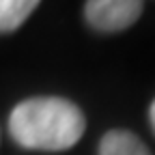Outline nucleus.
<instances>
[{
    "label": "nucleus",
    "instance_id": "nucleus-1",
    "mask_svg": "<svg viewBox=\"0 0 155 155\" xmlns=\"http://www.w3.org/2000/svg\"><path fill=\"white\" fill-rule=\"evenodd\" d=\"M82 110L63 97H32L17 104L9 116L11 138L24 149L65 151L82 138Z\"/></svg>",
    "mask_w": 155,
    "mask_h": 155
},
{
    "label": "nucleus",
    "instance_id": "nucleus-2",
    "mask_svg": "<svg viewBox=\"0 0 155 155\" xmlns=\"http://www.w3.org/2000/svg\"><path fill=\"white\" fill-rule=\"evenodd\" d=\"M142 13V0H86L84 17L99 32L129 28Z\"/></svg>",
    "mask_w": 155,
    "mask_h": 155
},
{
    "label": "nucleus",
    "instance_id": "nucleus-3",
    "mask_svg": "<svg viewBox=\"0 0 155 155\" xmlns=\"http://www.w3.org/2000/svg\"><path fill=\"white\" fill-rule=\"evenodd\" d=\"M99 155H151L144 142L127 129H112L99 142Z\"/></svg>",
    "mask_w": 155,
    "mask_h": 155
},
{
    "label": "nucleus",
    "instance_id": "nucleus-4",
    "mask_svg": "<svg viewBox=\"0 0 155 155\" xmlns=\"http://www.w3.org/2000/svg\"><path fill=\"white\" fill-rule=\"evenodd\" d=\"M41 0H0V32L19 28Z\"/></svg>",
    "mask_w": 155,
    "mask_h": 155
},
{
    "label": "nucleus",
    "instance_id": "nucleus-5",
    "mask_svg": "<svg viewBox=\"0 0 155 155\" xmlns=\"http://www.w3.org/2000/svg\"><path fill=\"white\" fill-rule=\"evenodd\" d=\"M149 119H151V125H153V129H155V99H153V104H151V108H149Z\"/></svg>",
    "mask_w": 155,
    "mask_h": 155
}]
</instances>
